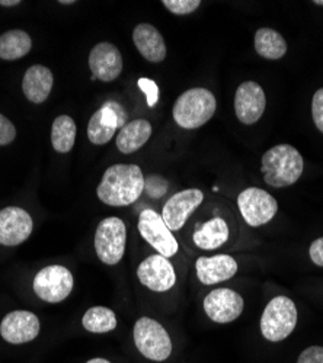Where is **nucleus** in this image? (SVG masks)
Returning <instances> with one entry per match:
<instances>
[{
    "label": "nucleus",
    "instance_id": "obj_1",
    "mask_svg": "<svg viewBox=\"0 0 323 363\" xmlns=\"http://www.w3.org/2000/svg\"><path fill=\"white\" fill-rule=\"evenodd\" d=\"M146 179L136 164H114L106 169L97 189L101 202L109 206H127L143 194Z\"/></svg>",
    "mask_w": 323,
    "mask_h": 363
},
{
    "label": "nucleus",
    "instance_id": "obj_2",
    "mask_svg": "<svg viewBox=\"0 0 323 363\" xmlns=\"http://www.w3.org/2000/svg\"><path fill=\"white\" fill-rule=\"evenodd\" d=\"M305 162L299 150L290 144H278L262 156V173L273 188L295 185L302 177Z\"/></svg>",
    "mask_w": 323,
    "mask_h": 363
},
{
    "label": "nucleus",
    "instance_id": "obj_3",
    "mask_svg": "<svg viewBox=\"0 0 323 363\" xmlns=\"http://www.w3.org/2000/svg\"><path fill=\"white\" fill-rule=\"evenodd\" d=\"M217 109V101L209 89L194 87L176 99L172 115L175 123L185 130H197L207 124Z\"/></svg>",
    "mask_w": 323,
    "mask_h": 363
},
{
    "label": "nucleus",
    "instance_id": "obj_4",
    "mask_svg": "<svg viewBox=\"0 0 323 363\" xmlns=\"http://www.w3.org/2000/svg\"><path fill=\"white\" fill-rule=\"evenodd\" d=\"M297 324V308L288 296H275L261 317V333L268 342H283Z\"/></svg>",
    "mask_w": 323,
    "mask_h": 363
},
{
    "label": "nucleus",
    "instance_id": "obj_5",
    "mask_svg": "<svg viewBox=\"0 0 323 363\" xmlns=\"http://www.w3.org/2000/svg\"><path fill=\"white\" fill-rule=\"evenodd\" d=\"M134 343L138 352L150 360L163 362L172 353L168 331L156 320L141 317L134 324Z\"/></svg>",
    "mask_w": 323,
    "mask_h": 363
},
{
    "label": "nucleus",
    "instance_id": "obj_6",
    "mask_svg": "<svg viewBox=\"0 0 323 363\" xmlns=\"http://www.w3.org/2000/svg\"><path fill=\"white\" fill-rule=\"evenodd\" d=\"M127 243L126 224L116 217L105 218L99 223L95 233V250L99 260L114 266L120 263Z\"/></svg>",
    "mask_w": 323,
    "mask_h": 363
},
{
    "label": "nucleus",
    "instance_id": "obj_7",
    "mask_svg": "<svg viewBox=\"0 0 323 363\" xmlns=\"http://www.w3.org/2000/svg\"><path fill=\"white\" fill-rule=\"evenodd\" d=\"M72 272L60 264H51L41 269L34 278V292L50 304L65 301L72 294Z\"/></svg>",
    "mask_w": 323,
    "mask_h": 363
},
{
    "label": "nucleus",
    "instance_id": "obj_8",
    "mask_svg": "<svg viewBox=\"0 0 323 363\" xmlns=\"http://www.w3.org/2000/svg\"><path fill=\"white\" fill-rule=\"evenodd\" d=\"M238 206L243 220L251 227H261L270 223L278 211L275 198L261 188H248L238 196Z\"/></svg>",
    "mask_w": 323,
    "mask_h": 363
},
{
    "label": "nucleus",
    "instance_id": "obj_9",
    "mask_svg": "<svg viewBox=\"0 0 323 363\" xmlns=\"http://www.w3.org/2000/svg\"><path fill=\"white\" fill-rule=\"evenodd\" d=\"M138 231L148 243L165 257L178 253V241L165 224L160 214L153 209H144L138 218Z\"/></svg>",
    "mask_w": 323,
    "mask_h": 363
},
{
    "label": "nucleus",
    "instance_id": "obj_10",
    "mask_svg": "<svg viewBox=\"0 0 323 363\" xmlns=\"http://www.w3.org/2000/svg\"><path fill=\"white\" fill-rule=\"evenodd\" d=\"M245 308L242 295L227 288L212 291L204 299V311L214 323L226 324L241 317Z\"/></svg>",
    "mask_w": 323,
    "mask_h": 363
},
{
    "label": "nucleus",
    "instance_id": "obj_11",
    "mask_svg": "<svg viewBox=\"0 0 323 363\" xmlns=\"http://www.w3.org/2000/svg\"><path fill=\"white\" fill-rule=\"evenodd\" d=\"M267 98L256 82L242 83L234 95V112L245 125H253L265 112Z\"/></svg>",
    "mask_w": 323,
    "mask_h": 363
},
{
    "label": "nucleus",
    "instance_id": "obj_12",
    "mask_svg": "<svg viewBox=\"0 0 323 363\" xmlns=\"http://www.w3.org/2000/svg\"><path fill=\"white\" fill-rule=\"evenodd\" d=\"M202 201L204 194L199 189H185L170 196L162 209V218L168 228L181 230Z\"/></svg>",
    "mask_w": 323,
    "mask_h": 363
},
{
    "label": "nucleus",
    "instance_id": "obj_13",
    "mask_svg": "<svg viewBox=\"0 0 323 363\" xmlns=\"http://www.w3.org/2000/svg\"><path fill=\"white\" fill-rule=\"evenodd\" d=\"M137 278L146 288L155 292H166L176 282L173 266L162 255H153L143 260L137 267Z\"/></svg>",
    "mask_w": 323,
    "mask_h": 363
},
{
    "label": "nucleus",
    "instance_id": "obj_14",
    "mask_svg": "<svg viewBox=\"0 0 323 363\" xmlns=\"http://www.w3.org/2000/svg\"><path fill=\"white\" fill-rule=\"evenodd\" d=\"M34 230L31 216L18 206L0 211V245L18 246L23 243Z\"/></svg>",
    "mask_w": 323,
    "mask_h": 363
},
{
    "label": "nucleus",
    "instance_id": "obj_15",
    "mask_svg": "<svg viewBox=\"0 0 323 363\" xmlns=\"http://www.w3.org/2000/svg\"><path fill=\"white\" fill-rule=\"evenodd\" d=\"M0 335L12 345L28 343L40 335V320L29 311H12L0 324Z\"/></svg>",
    "mask_w": 323,
    "mask_h": 363
},
{
    "label": "nucleus",
    "instance_id": "obj_16",
    "mask_svg": "<svg viewBox=\"0 0 323 363\" xmlns=\"http://www.w3.org/2000/svg\"><path fill=\"white\" fill-rule=\"evenodd\" d=\"M123 55L111 43L97 44L89 54V69L92 76L101 82L119 79L123 72Z\"/></svg>",
    "mask_w": 323,
    "mask_h": 363
},
{
    "label": "nucleus",
    "instance_id": "obj_17",
    "mask_svg": "<svg viewBox=\"0 0 323 363\" xmlns=\"http://www.w3.org/2000/svg\"><path fill=\"white\" fill-rule=\"evenodd\" d=\"M197 277L204 285H216L231 279L238 272V263L231 256L217 255L213 257H199L195 263Z\"/></svg>",
    "mask_w": 323,
    "mask_h": 363
},
{
    "label": "nucleus",
    "instance_id": "obj_18",
    "mask_svg": "<svg viewBox=\"0 0 323 363\" xmlns=\"http://www.w3.org/2000/svg\"><path fill=\"white\" fill-rule=\"evenodd\" d=\"M133 41L138 52L150 63H160L166 58V44L162 34L150 23H140L133 31Z\"/></svg>",
    "mask_w": 323,
    "mask_h": 363
},
{
    "label": "nucleus",
    "instance_id": "obj_19",
    "mask_svg": "<svg viewBox=\"0 0 323 363\" xmlns=\"http://www.w3.org/2000/svg\"><path fill=\"white\" fill-rule=\"evenodd\" d=\"M54 83V76L51 70L45 66L35 65L31 66L22 80V90L26 99L33 104H43L51 94Z\"/></svg>",
    "mask_w": 323,
    "mask_h": 363
},
{
    "label": "nucleus",
    "instance_id": "obj_20",
    "mask_svg": "<svg viewBox=\"0 0 323 363\" xmlns=\"http://www.w3.org/2000/svg\"><path fill=\"white\" fill-rule=\"evenodd\" d=\"M152 124L148 119H136L127 123L116 135V147L124 155L136 153L152 137Z\"/></svg>",
    "mask_w": 323,
    "mask_h": 363
},
{
    "label": "nucleus",
    "instance_id": "obj_21",
    "mask_svg": "<svg viewBox=\"0 0 323 363\" xmlns=\"http://www.w3.org/2000/svg\"><path fill=\"white\" fill-rule=\"evenodd\" d=\"M192 240L201 250H216L229 240V225L223 218L214 217L194 233Z\"/></svg>",
    "mask_w": 323,
    "mask_h": 363
},
{
    "label": "nucleus",
    "instance_id": "obj_22",
    "mask_svg": "<svg viewBox=\"0 0 323 363\" xmlns=\"http://www.w3.org/2000/svg\"><path fill=\"white\" fill-rule=\"evenodd\" d=\"M116 127V119L112 112L106 108H101L97 111L87 124V138L95 145H104L114 137Z\"/></svg>",
    "mask_w": 323,
    "mask_h": 363
},
{
    "label": "nucleus",
    "instance_id": "obj_23",
    "mask_svg": "<svg viewBox=\"0 0 323 363\" xmlns=\"http://www.w3.org/2000/svg\"><path fill=\"white\" fill-rule=\"evenodd\" d=\"M255 51L267 60H280L287 52V43L275 29L259 28L255 34Z\"/></svg>",
    "mask_w": 323,
    "mask_h": 363
},
{
    "label": "nucleus",
    "instance_id": "obj_24",
    "mask_svg": "<svg viewBox=\"0 0 323 363\" xmlns=\"http://www.w3.org/2000/svg\"><path fill=\"white\" fill-rule=\"evenodd\" d=\"M33 48V40L22 29H12V31L0 35V58L13 62V60L25 57Z\"/></svg>",
    "mask_w": 323,
    "mask_h": 363
},
{
    "label": "nucleus",
    "instance_id": "obj_25",
    "mask_svg": "<svg viewBox=\"0 0 323 363\" xmlns=\"http://www.w3.org/2000/svg\"><path fill=\"white\" fill-rule=\"evenodd\" d=\"M76 141V124L69 115H60L54 119L51 127V144L57 153L66 155Z\"/></svg>",
    "mask_w": 323,
    "mask_h": 363
},
{
    "label": "nucleus",
    "instance_id": "obj_26",
    "mask_svg": "<svg viewBox=\"0 0 323 363\" xmlns=\"http://www.w3.org/2000/svg\"><path fill=\"white\" fill-rule=\"evenodd\" d=\"M82 324L91 333H108L115 330L116 315L106 307H92L84 313Z\"/></svg>",
    "mask_w": 323,
    "mask_h": 363
},
{
    "label": "nucleus",
    "instance_id": "obj_27",
    "mask_svg": "<svg viewBox=\"0 0 323 363\" xmlns=\"http://www.w3.org/2000/svg\"><path fill=\"white\" fill-rule=\"evenodd\" d=\"M162 5L175 15H190L199 8L201 2L199 0H163Z\"/></svg>",
    "mask_w": 323,
    "mask_h": 363
},
{
    "label": "nucleus",
    "instance_id": "obj_28",
    "mask_svg": "<svg viewBox=\"0 0 323 363\" xmlns=\"http://www.w3.org/2000/svg\"><path fill=\"white\" fill-rule=\"evenodd\" d=\"M137 84L144 92L146 98H148V105L150 108H153L158 104V101H159V87H158L156 82L152 80V79L143 77V79H138Z\"/></svg>",
    "mask_w": 323,
    "mask_h": 363
},
{
    "label": "nucleus",
    "instance_id": "obj_29",
    "mask_svg": "<svg viewBox=\"0 0 323 363\" xmlns=\"http://www.w3.org/2000/svg\"><path fill=\"white\" fill-rule=\"evenodd\" d=\"M312 116L317 130L323 133V87L317 90L312 99Z\"/></svg>",
    "mask_w": 323,
    "mask_h": 363
},
{
    "label": "nucleus",
    "instance_id": "obj_30",
    "mask_svg": "<svg viewBox=\"0 0 323 363\" xmlns=\"http://www.w3.org/2000/svg\"><path fill=\"white\" fill-rule=\"evenodd\" d=\"M16 137V128L11 121L0 113V145L11 144Z\"/></svg>",
    "mask_w": 323,
    "mask_h": 363
},
{
    "label": "nucleus",
    "instance_id": "obj_31",
    "mask_svg": "<svg viewBox=\"0 0 323 363\" xmlns=\"http://www.w3.org/2000/svg\"><path fill=\"white\" fill-rule=\"evenodd\" d=\"M102 106L106 108V109H109V111L112 112V115H114L115 119H116V127L123 128V127L127 124L128 113L126 112V109L123 108L121 104H119L116 101H106Z\"/></svg>",
    "mask_w": 323,
    "mask_h": 363
},
{
    "label": "nucleus",
    "instance_id": "obj_32",
    "mask_svg": "<svg viewBox=\"0 0 323 363\" xmlns=\"http://www.w3.org/2000/svg\"><path fill=\"white\" fill-rule=\"evenodd\" d=\"M297 363H323V347L312 346L306 349L300 356Z\"/></svg>",
    "mask_w": 323,
    "mask_h": 363
},
{
    "label": "nucleus",
    "instance_id": "obj_33",
    "mask_svg": "<svg viewBox=\"0 0 323 363\" xmlns=\"http://www.w3.org/2000/svg\"><path fill=\"white\" fill-rule=\"evenodd\" d=\"M309 253H310V259L314 264L323 267V237L314 240L310 249H309Z\"/></svg>",
    "mask_w": 323,
    "mask_h": 363
},
{
    "label": "nucleus",
    "instance_id": "obj_34",
    "mask_svg": "<svg viewBox=\"0 0 323 363\" xmlns=\"http://www.w3.org/2000/svg\"><path fill=\"white\" fill-rule=\"evenodd\" d=\"M0 5H2V6H16V5H21V0H0Z\"/></svg>",
    "mask_w": 323,
    "mask_h": 363
},
{
    "label": "nucleus",
    "instance_id": "obj_35",
    "mask_svg": "<svg viewBox=\"0 0 323 363\" xmlns=\"http://www.w3.org/2000/svg\"><path fill=\"white\" fill-rule=\"evenodd\" d=\"M87 363H111V362H108L106 359H101V357H97V359H91L89 362Z\"/></svg>",
    "mask_w": 323,
    "mask_h": 363
},
{
    "label": "nucleus",
    "instance_id": "obj_36",
    "mask_svg": "<svg viewBox=\"0 0 323 363\" xmlns=\"http://www.w3.org/2000/svg\"><path fill=\"white\" fill-rule=\"evenodd\" d=\"M73 0H60V5H73Z\"/></svg>",
    "mask_w": 323,
    "mask_h": 363
},
{
    "label": "nucleus",
    "instance_id": "obj_37",
    "mask_svg": "<svg viewBox=\"0 0 323 363\" xmlns=\"http://www.w3.org/2000/svg\"><path fill=\"white\" fill-rule=\"evenodd\" d=\"M313 4H314V5H319V6H323V0H314Z\"/></svg>",
    "mask_w": 323,
    "mask_h": 363
}]
</instances>
